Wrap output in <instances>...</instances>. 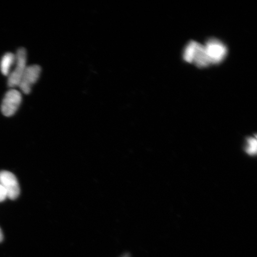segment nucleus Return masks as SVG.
Segmentation results:
<instances>
[{
	"label": "nucleus",
	"instance_id": "1",
	"mask_svg": "<svg viewBox=\"0 0 257 257\" xmlns=\"http://www.w3.org/2000/svg\"><path fill=\"white\" fill-rule=\"evenodd\" d=\"M15 68L9 74L8 84L9 87L14 88L19 86L22 76L27 67V54L24 48H21L15 55Z\"/></svg>",
	"mask_w": 257,
	"mask_h": 257
},
{
	"label": "nucleus",
	"instance_id": "2",
	"mask_svg": "<svg viewBox=\"0 0 257 257\" xmlns=\"http://www.w3.org/2000/svg\"><path fill=\"white\" fill-rule=\"evenodd\" d=\"M204 47L210 64L222 62L226 57L227 47L219 40L214 38L209 40Z\"/></svg>",
	"mask_w": 257,
	"mask_h": 257
},
{
	"label": "nucleus",
	"instance_id": "3",
	"mask_svg": "<svg viewBox=\"0 0 257 257\" xmlns=\"http://www.w3.org/2000/svg\"><path fill=\"white\" fill-rule=\"evenodd\" d=\"M22 100L21 92L15 89L10 90L3 99L1 110L6 117L14 115L20 107Z\"/></svg>",
	"mask_w": 257,
	"mask_h": 257
},
{
	"label": "nucleus",
	"instance_id": "4",
	"mask_svg": "<svg viewBox=\"0 0 257 257\" xmlns=\"http://www.w3.org/2000/svg\"><path fill=\"white\" fill-rule=\"evenodd\" d=\"M41 68L38 65H31L26 67L19 86L25 94H30L32 86L40 78Z\"/></svg>",
	"mask_w": 257,
	"mask_h": 257
},
{
	"label": "nucleus",
	"instance_id": "5",
	"mask_svg": "<svg viewBox=\"0 0 257 257\" xmlns=\"http://www.w3.org/2000/svg\"><path fill=\"white\" fill-rule=\"evenodd\" d=\"M0 184L5 189L8 198L16 200L20 195V187L17 178L9 171L0 172Z\"/></svg>",
	"mask_w": 257,
	"mask_h": 257
},
{
	"label": "nucleus",
	"instance_id": "6",
	"mask_svg": "<svg viewBox=\"0 0 257 257\" xmlns=\"http://www.w3.org/2000/svg\"><path fill=\"white\" fill-rule=\"evenodd\" d=\"M193 63L200 67H205L210 65L206 53H205L204 45L198 43Z\"/></svg>",
	"mask_w": 257,
	"mask_h": 257
},
{
	"label": "nucleus",
	"instance_id": "7",
	"mask_svg": "<svg viewBox=\"0 0 257 257\" xmlns=\"http://www.w3.org/2000/svg\"><path fill=\"white\" fill-rule=\"evenodd\" d=\"M16 57L12 53H8L3 57L0 63V69L3 75L9 76L12 67L15 63Z\"/></svg>",
	"mask_w": 257,
	"mask_h": 257
},
{
	"label": "nucleus",
	"instance_id": "8",
	"mask_svg": "<svg viewBox=\"0 0 257 257\" xmlns=\"http://www.w3.org/2000/svg\"><path fill=\"white\" fill-rule=\"evenodd\" d=\"M197 42L191 41L186 46L184 51V59L186 62L193 63L196 48L197 46Z\"/></svg>",
	"mask_w": 257,
	"mask_h": 257
},
{
	"label": "nucleus",
	"instance_id": "9",
	"mask_svg": "<svg viewBox=\"0 0 257 257\" xmlns=\"http://www.w3.org/2000/svg\"><path fill=\"white\" fill-rule=\"evenodd\" d=\"M245 152L250 156H253L256 152V138L250 137L246 140Z\"/></svg>",
	"mask_w": 257,
	"mask_h": 257
},
{
	"label": "nucleus",
	"instance_id": "10",
	"mask_svg": "<svg viewBox=\"0 0 257 257\" xmlns=\"http://www.w3.org/2000/svg\"><path fill=\"white\" fill-rule=\"evenodd\" d=\"M7 198V193H6L5 189L0 184V202L5 201Z\"/></svg>",
	"mask_w": 257,
	"mask_h": 257
},
{
	"label": "nucleus",
	"instance_id": "11",
	"mask_svg": "<svg viewBox=\"0 0 257 257\" xmlns=\"http://www.w3.org/2000/svg\"><path fill=\"white\" fill-rule=\"evenodd\" d=\"M3 239V234L2 229H0V242H2Z\"/></svg>",
	"mask_w": 257,
	"mask_h": 257
},
{
	"label": "nucleus",
	"instance_id": "12",
	"mask_svg": "<svg viewBox=\"0 0 257 257\" xmlns=\"http://www.w3.org/2000/svg\"><path fill=\"white\" fill-rule=\"evenodd\" d=\"M123 257H130V255H128V254H126V255H124Z\"/></svg>",
	"mask_w": 257,
	"mask_h": 257
}]
</instances>
